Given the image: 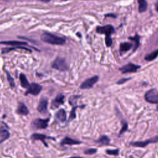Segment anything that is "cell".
<instances>
[{"instance_id":"cell-1","label":"cell","mask_w":158,"mask_h":158,"mask_svg":"<svg viewBox=\"0 0 158 158\" xmlns=\"http://www.w3.org/2000/svg\"><path fill=\"white\" fill-rule=\"evenodd\" d=\"M41 40L45 43L54 45H63L66 42L64 38L57 36L50 32H44L41 36Z\"/></svg>"},{"instance_id":"cell-2","label":"cell","mask_w":158,"mask_h":158,"mask_svg":"<svg viewBox=\"0 0 158 158\" xmlns=\"http://www.w3.org/2000/svg\"><path fill=\"white\" fill-rule=\"evenodd\" d=\"M52 67L57 71L65 72L69 69V67L65 59L61 57H57L52 64Z\"/></svg>"},{"instance_id":"cell-3","label":"cell","mask_w":158,"mask_h":158,"mask_svg":"<svg viewBox=\"0 0 158 158\" xmlns=\"http://www.w3.org/2000/svg\"><path fill=\"white\" fill-rule=\"evenodd\" d=\"M96 32L99 34H104L105 37H110L112 34L115 33V28L112 25H106L104 26H98Z\"/></svg>"},{"instance_id":"cell-4","label":"cell","mask_w":158,"mask_h":158,"mask_svg":"<svg viewBox=\"0 0 158 158\" xmlns=\"http://www.w3.org/2000/svg\"><path fill=\"white\" fill-rule=\"evenodd\" d=\"M145 100L151 104H158V90L154 89L148 90L145 95Z\"/></svg>"},{"instance_id":"cell-5","label":"cell","mask_w":158,"mask_h":158,"mask_svg":"<svg viewBox=\"0 0 158 158\" xmlns=\"http://www.w3.org/2000/svg\"><path fill=\"white\" fill-rule=\"evenodd\" d=\"M141 67V66L133 63H128L126 65L122 66L119 68V71L122 72V74H128V73H134L137 72L138 70Z\"/></svg>"},{"instance_id":"cell-6","label":"cell","mask_w":158,"mask_h":158,"mask_svg":"<svg viewBox=\"0 0 158 158\" xmlns=\"http://www.w3.org/2000/svg\"><path fill=\"white\" fill-rule=\"evenodd\" d=\"M99 80V77L98 75H95L93 77L89 78L85 80L84 82L81 84L80 88L81 89H89L93 86Z\"/></svg>"},{"instance_id":"cell-7","label":"cell","mask_w":158,"mask_h":158,"mask_svg":"<svg viewBox=\"0 0 158 158\" xmlns=\"http://www.w3.org/2000/svg\"><path fill=\"white\" fill-rule=\"evenodd\" d=\"M158 142V136H155L153 138L146 140L144 142H132L130 145L134 147H140L144 148L145 146L151 143H156Z\"/></svg>"},{"instance_id":"cell-8","label":"cell","mask_w":158,"mask_h":158,"mask_svg":"<svg viewBox=\"0 0 158 158\" xmlns=\"http://www.w3.org/2000/svg\"><path fill=\"white\" fill-rule=\"evenodd\" d=\"M50 119H37L34 120L32 122V127L37 129H45L48 125Z\"/></svg>"},{"instance_id":"cell-9","label":"cell","mask_w":158,"mask_h":158,"mask_svg":"<svg viewBox=\"0 0 158 158\" xmlns=\"http://www.w3.org/2000/svg\"><path fill=\"white\" fill-rule=\"evenodd\" d=\"M42 86L37 84L33 83L30 85H29L28 87V90L26 92V95L30 94L32 95L37 96L40 94V93L41 90H42Z\"/></svg>"},{"instance_id":"cell-10","label":"cell","mask_w":158,"mask_h":158,"mask_svg":"<svg viewBox=\"0 0 158 158\" xmlns=\"http://www.w3.org/2000/svg\"><path fill=\"white\" fill-rule=\"evenodd\" d=\"M38 111L42 114H46L48 112V100L46 98H42L38 103Z\"/></svg>"},{"instance_id":"cell-11","label":"cell","mask_w":158,"mask_h":158,"mask_svg":"<svg viewBox=\"0 0 158 158\" xmlns=\"http://www.w3.org/2000/svg\"><path fill=\"white\" fill-rule=\"evenodd\" d=\"M64 102V96L62 94L58 95L55 99L52 100L51 105V108L52 109L57 108L61 105L63 104Z\"/></svg>"},{"instance_id":"cell-12","label":"cell","mask_w":158,"mask_h":158,"mask_svg":"<svg viewBox=\"0 0 158 158\" xmlns=\"http://www.w3.org/2000/svg\"><path fill=\"white\" fill-rule=\"evenodd\" d=\"M133 47V45L129 42H124L121 43L119 46V52L120 55H122L125 52L130 51Z\"/></svg>"},{"instance_id":"cell-13","label":"cell","mask_w":158,"mask_h":158,"mask_svg":"<svg viewBox=\"0 0 158 158\" xmlns=\"http://www.w3.org/2000/svg\"><path fill=\"white\" fill-rule=\"evenodd\" d=\"M128 39H129L130 41H132L133 43V51L135 52L137 51L138 48L140 46V36L138 35V34H135V35L134 37H128Z\"/></svg>"},{"instance_id":"cell-14","label":"cell","mask_w":158,"mask_h":158,"mask_svg":"<svg viewBox=\"0 0 158 158\" xmlns=\"http://www.w3.org/2000/svg\"><path fill=\"white\" fill-rule=\"evenodd\" d=\"M56 118L58 120H60L61 122H65L67 119V115L65 110L61 109L58 111L56 114Z\"/></svg>"},{"instance_id":"cell-15","label":"cell","mask_w":158,"mask_h":158,"mask_svg":"<svg viewBox=\"0 0 158 158\" xmlns=\"http://www.w3.org/2000/svg\"><path fill=\"white\" fill-rule=\"evenodd\" d=\"M81 142L78 141V140H75L74 139H72L69 137H66L64 138L61 143V145H79Z\"/></svg>"},{"instance_id":"cell-16","label":"cell","mask_w":158,"mask_h":158,"mask_svg":"<svg viewBox=\"0 0 158 158\" xmlns=\"http://www.w3.org/2000/svg\"><path fill=\"white\" fill-rule=\"evenodd\" d=\"M138 3V11L140 13H145L148 9V3L146 0H137Z\"/></svg>"},{"instance_id":"cell-17","label":"cell","mask_w":158,"mask_h":158,"mask_svg":"<svg viewBox=\"0 0 158 158\" xmlns=\"http://www.w3.org/2000/svg\"><path fill=\"white\" fill-rule=\"evenodd\" d=\"M17 112L20 115H26L28 114V109L24 103H20L19 104L18 108H17Z\"/></svg>"},{"instance_id":"cell-18","label":"cell","mask_w":158,"mask_h":158,"mask_svg":"<svg viewBox=\"0 0 158 158\" xmlns=\"http://www.w3.org/2000/svg\"><path fill=\"white\" fill-rule=\"evenodd\" d=\"M31 138L33 140H41L45 145L46 146H47V144L45 142V140L46 139H48V138H50V137H46V135H42V134H39V133H34L33 134L32 137H31Z\"/></svg>"},{"instance_id":"cell-19","label":"cell","mask_w":158,"mask_h":158,"mask_svg":"<svg viewBox=\"0 0 158 158\" xmlns=\"http://www.w3.org/2000/svg\"><path fill=\"white\" fill-rule=\"evenodd\" d=\"M10 137L9 132L6 129L0 128V143L4 142Z\"/></svg>"},{"instance_id":"cell-20","label":"cell","mask_w":158,"mask_h":158,"mask_svg":"<svg viewBox=\"0 0 158 158\" xmlns=\"http://www.w3.org/2000/svg\"><path fill=\"white\" fill-rule=\"evenodd\" d=\"M0 44L6 45L11 46H23V45H28V43L24 42H18V41H8V42H0Z\"/></svg>"},{"instance_id":"cell-21","label":"cell","mask_w":158,"mask_h":158,"mask_svg":"<svg viewBox=\"0 0 158 158\" xmlns=\"http://www.w3.org/2000/svg\"><path fill=\"white\" fill-rule=\"evenodd\" d=\"M158 57V49L154 50V51L151 52L145 57V60L147 61H152L156 60Z\"/></svg>"},{"instance_id":"cell-22","label":"cell","mask_w":158,"mask_h":158,"mask_svg":"<svg viewBox=\"0 0 158 158\" xmlns=\"http://www.w3.org/2000/svg\"><path fill=\"white\" fill-rule=\"evenodd\" d=\"M95 142L103 145H107L110 143V139L106 135H102L99 138V139L96 140Z\"/></svg>"},{"instance_id":"cell-23","label":"cell","mask_w":158,"mask_h":158,"mask_svg":"<svg viewBox=\"0 0 158 158\" xmlns=\"http://www.w3.org/2000/svg\"><path fill=\"white\" fill-rule=\"evenodd\" d=\"M20 80H21V86L23 87V88H28V86H29V84H28V81L27 79V77L25 75H24L23 74H21L20 75Z\"/></svg>"},{"instance_id":"cell-24","label":"cell","mask_w":158,"mask_h":158,"mask_svg":"<svg viewBox=\"0 0 158 158\" xmlns=\"http://www.w3.org/2000/svg\"><path fill=\"white\" fill-rule=\"evenodd\" d=\"M16 48H20V49H23V50H27L29 52H32V50L30 49L29 50L28 48H26V47H24V46H15V47L14 48H6V49H3L2 50V52L3 53H6V52H8L11 51H12V50H14Z\"/></svg>"},{"instance_id":"cell-25","label":"cell","mask_w":158,"mask_h":158,"mask_svg":"<svg viewBox=\"0 0 158 158\" xmlns=\"http://www.w3.org/2000/svg\"><path fill=\"white\" fill-rule=\"evenodd\" d=\"M84 106H74L73 108H72V109L71 111V114H70V117H69V119H74L75 118V117H76V114H75V110L77 109L78 108H84Z\"/></svg>"},{"instance_id":"cell-26","label":"cell","mask_w":158,"mask_h":158,"mask_svg":"<svg viewBox=\"0 0 158 158\" xmlns=\"http://www.w3.org/2000/svg\"><path fill=\"white\" fill-rule=\"evenodd\" d=\"M128 129V124L126 121L125 120H122V128L120 129V133H119V136L120 135L123 134L124 132H125Z\"/></svg>"},{"instance_id":"cell-27","label":"cell","mask_w":158,"mask_h":158,"mask_svg":"<svg viewBox=\"0 0 158 158\" xmlns=\"http://www.w3.org/2000/svg\"><path fill=\"white\" fill-rule=\"evenodd\" d=\"M106 153L109 155H113V156H118L119 154V149H107L106 151Z\"/></svg>"},{"instance_id":"cell-28","label":"cell","mask_w":158,"mask_h":158,"mask_svg":"<svg viewBox=\"0 0 158 158\" xmlns=\"http://www.w3.org/2000/svg\"><path fill=\"white\" fill-rule=\"evenodd\" d=\"M80 97V96H72L69 99V102L71 104L72 106H74L76 104V101L77 100V99H79Z\"/></svg>"},{"instance_id":"cell-29","label":"cell","mask_w":158,"mask_h":158,"mask_svg":"<svg viewBox=\"0 0 158 158\" xmlns=\"http://www.w3.org/2000/svg\"><path fill=\"white\" fill-rule=\"evenodd\" d=\"M7 74V77H8V80L9 81V85L11 86V88H14L15 86V84H14V79L13 78H12V77H11V75L7 72H6Z\"/></svg>"},{"instance_id":"cell-30","label":"cell","mask_w":158,"mask_h":158,"mask_svg":"<svg viewBox=\"0 0 158 158\" xmlns=\"http://www.w3.org/2000/svg\"><path fill=\"white\" fill-rule=\"evenodd\" d=\"M105 43L107 47H110L113 44V40L111 37H105Z\"/></svg>"},{"instance_id":"cell-31","label":"cell","mask_w":158,"mask_h":158,"mask_svg":"<svg viewBox=\"0 0 158 158\" xmlns=\"http://www.w3.org/2000/svg\"><path fill=\"white\" fill-rule=\"evenodd\" d=\"M97 152V149H95V148H91V149H89L86 150L84 153L85 154H87V155H91V154H95Z\"/></svg>"},{"instance_id":"cell-32","label":"cell","mask_w":158,"mask_h":158,"mask_svg":"<svg viewBox=\"0 0 158 158\" xmlns=\"http://www.w3.org/2000/svg\"><path fill=\"white\" fill-rule=\"evenodd\" d=\"M130 79V78H124V79H122L120 80H119L118 82H117V84H118V85H120V84H124L125 82H126L127 81L129 80Z\"/></svg>"},{"instance_id":"cell-33","label":"cell","mask_w":158,"mask_h":158,"mask_svg":"<svg viewBox=\"0 0 158 158\" xmlns=\"http://www.w3.org/2000/svg\"><path fill=\"white\" fill-rule=\"evenodd\" d=\"M104 16L106 17H113V18H116L117 17V16L114 14H105Z\"/></svg>"},{"instance_id":"cell-34","label":"cell","mask_w":158,"mask_h":158,"mask_svg":"<svg viewBox=\"0 0 158 158\" xmlns=\"http://www.w3.org/2000/svg\"><path fill=\"white\" fill-rule=\"evenodd\" d=\"M155 8H156V10L157 12H158V1L155 4Z\"/></svg>"},{"instance_id":"cell-35","label":"cell","mask_w":158,"mask_h":158,"mask_svg":"<svg viewBox=\"0 0 158 158\" xmlns=\"http://www.w3.org/2000/svg\"><path fill=\"white\" fill-rule=\"evenodd\" d=\"M40 1H42L43 3H49L51 1V0H40Z\"/></svg>"},{"instance_id":"cell-36","label":"cell","mask_w":158,"mask_h":158,"mask_svg":"<svg viewBox=\"0 0 158 158\" xmlns=\"http://www.w3.org/2000/svg\"><path fill=\"white\" fill-rule=\"evenodd\" d=\"M70 158H82L81 157H70Z\"/></svg>"},{"instance_id":"cell-37","label":"cell","mask_w":158,"mask_h":158,"mask_svg":"<svg viewBox=\"0 0 158 158\" xmlns=\"http://www.w3.org/2000/svg\"><path fill=\"white\" fill-rule=\"evenodd\" d=\"M62 1H68V0H62Z\"/></svg>"},{"instance_id":"cell-38","label":"cell","mask_w":158,"mask_h":158,"mask_svg":"<svg viewBox=\"0 0 158 158\" xmlns=\"http://www.w3.org/2000/svg\"><path fill=\"white\" fill-rule=\"evenodd\" d=\"M157 111H158V106H157Z\"/></svg>"}]
</instances>
